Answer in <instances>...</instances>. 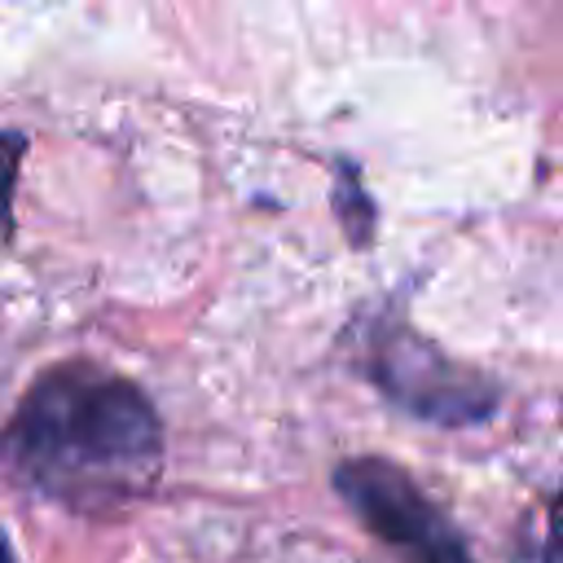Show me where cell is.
Segmentation results:
<instances>
[{
	"instance_id": "3957f363",
	"label": "cell",
	"mask_w": 563,
	"mask_h": 563,
	"mask_svg": "<svg viewBox=\"0 0 563 563\" xmlns=\"http://www.w3.org/2000/svg\"><path fill=\"white\" fill-rule=\"evenodd\" d=\"M369 374L400 409L444 427L479 422L497 405V391L484 374L449 361L435 343L418 339L409 325H378L369 347Z\"/></svg>"
},
{
	"instance_id": "5b68a950",
	"label": "cell",
	"mask_w": 563,
	"mask_h": 563,
	"mask_svg": "<svg viewBox=\"0 0 563 563\" xmlns=\"http://www.w3.org/2000/svg\"><path fill=\"white\" fill-rule=\"evenodd\" d=\"M519 563H563V493L550 501L545 523H541V532L523 545Z\"/></svg>"
},
{
	"instance_id": "8992f818",
	"label": "cell",
	"mask_w": 563,
	"mask_h": 563,
	"mask_svg": "<svg viewBox=\"0 0 563 563\" xmlns=\"http://www.w3.org/2000/svg\"><path fill=\"white\" fill-rule=\"evenodd\" d=\"M0 563H13V554H9V541H4V532H0Z\"/></svg>"
},
{
	"instance_id": "6da1fadb",
	"label": "cell",
	"mask_w": 563,
	"mask_h": 563,
	"mask_svg": "<svg viewBox=\"0 0 563 563\" xmlns=\"http://www.w3.org/2000/svg\"><path fill=\"white\" fill-rule=\"evenodd\" d=\"M0 457L9 475L70 510H119L150 493L163 427L145 391L101 365L44 369L18 400Z\"/></svg>"
},
{
	"instance_id": "7a4b0ae2",
	"label": "cell",
	"mask_w": 563,
	"mask_h": 563,
	"mask_svg": "<svg viewBox=\"0 0 563 563\" xmlns=\"http://www.w3.org/2000/svg\"><path fill=\"white\" fill-rule=\"evenodd\" d=\"M334 488L356 510V519L405 563H471L457 528L396 462L352 457L334 471Z\"/></svg>"
},
{
	"instance_id": "277c9868",
	"label": "cell",
	"mask_w": 563,
	"mask_h": 563,
	"mask_svg": "<svg viewBox=\"0 0 563 563\" xmlns=\"http://www.w3.org/2000/svg\"><path fill=\"white\" fill-rule=\"evenodd\" d=\"M22 150L26 141L18 132H0V242H9L13 233V185H18Z\"/></svg>"
}]
</instances>
